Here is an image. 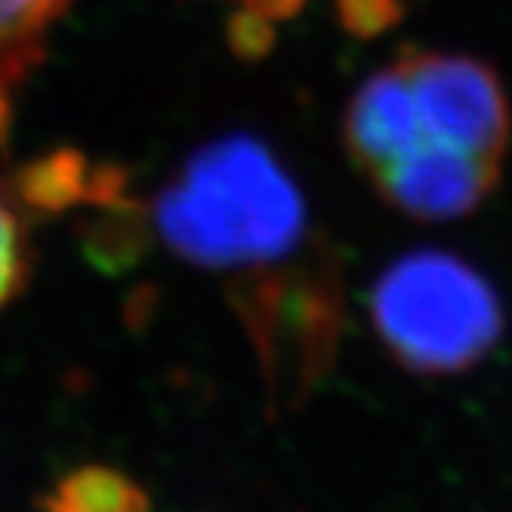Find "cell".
<instances>
[{
    "label": "cell",
    "mask_w": 512,
    "mask_h": 512,
    "mask_svg": "<svg viewBox=\"0 0 512 512\" xmlns=\"http://www.w3.org/2000/svg\"><path fill=\"white\" fill-rule=\"evenodd\" d=\"M164 238L207 266L260 263L287 250L303 204L281 167L250 139L210 145L161 195Z\"/></svg>",
    "instance_id": "cell-1"
},
{
    "label": "cell",
    "mask_w": 512,
    "mask_h": 512,
    "mask_svg": "<svg viewBox=\"0 0 512 512\" xmlns=\"http://www.w3.org/2000/svg\"><path fill=\"white\" fill-rule=\"evenodd\" d=\"M371 312L389 352L417 374L466 371L503 331L488 281L448 253H414L389 266Z\"/></svg>",
    "instance_id": "cell-2"
},
{
    "label": "cell",
    "mask_w": 512,
    "mask_h": 512,
    "mask_svg": "<svg viewBox=\"0 0 512 512\" xmlns=\"http://www.w3.org/2000/svg\"><path fill=\"white\" fill-rule=\"evenodd\" d=\"M398 65L411 81L426 139L500 164L509 142V105L491 68L448 53H411Z\"/></svg>",
    "instance_id": "cell-3"
},
{
    "label": "cell",
    "mask_w": 512,
    "mask_h": 512,
    "mask_svg": "<svg viewBox=\"0 0 512 512\" xmlns=\"http://www.w3.org/2000/svg\"><path fill=\"white\" fill-rule=\"evenodd\" d=\"M383 195L411 216L451 219L469 213L497 179V164L423 139L411 152L374 170Z\"/></svg>",
    "instance_id": "cell-4"
},
{
    "label": "cell",
    "mask_w": 512,
    "mask_h": 512,
    "mask_svg": "<svg viewBox=\"0 0 512 512\" xmlns=\"http://www.w3.org/2000/svg\"><path fill=\"white\" fill-rule=\"evenodd\" d=\"M423 139L426 133L405 68L392 65L361 84L346 115V142L355 161L374 173Z\"/></svg>",
    "instance_id": "cell-5"
},
{
    "label": "cell",
    "mask_w": 512,
    "mask_h": 512,
    "mask_svg": "<svg viewBox=\"0 0 512 512\" xmlns=\"http://www.w3.org/2000/svg\"><path fill=\"white\" fill-rule=\"evenodd\" d=\"M68 0H0V142L10 133L16 93L41 65Z\"/></svg>",
    "instance_id": "cell-6"
},
{
    "label": "cell",
    "mask_w": 512,
    "mask_h": 512,
    "mask_svg": "<svg viewBox=\"0 0 512 512\" xmlns=\"http://www.w3.org/2000/svg\"><path fill=\"white\" fill-rule=\"evenodd\" d=\"M38 512H152V500L127 472L84 463L65 472L38 500Z\"/></svg>",
    "instance_id": "cell-7"
},
{
    "label": "cell",
    "mask_w": 512,
    "mask_h": 512,
    "mask_svg": "<svg viewBox=\"0 0 512 512\" xmlns=\"http://www.w3.org/2000/svg\"><path fill=\"white\" fill-rule=\"evenodd\" d=\"M25 235L19 213L0 192V309H4L25 281Z\"/></svg>",
    "instance_id": "cell-8"
}]
</instances>
